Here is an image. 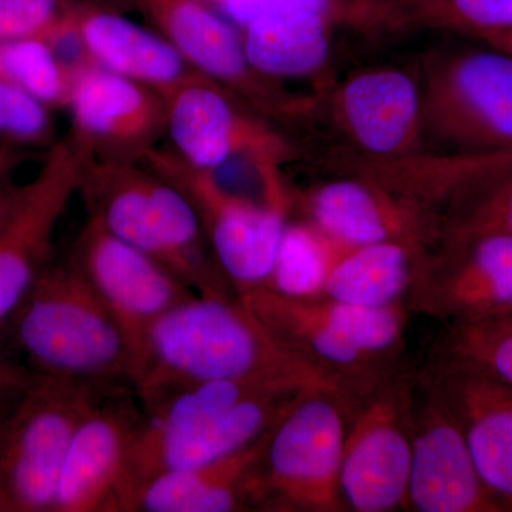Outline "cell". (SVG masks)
<instances>
[{
	"mask_svg": "<svg viewBox=\"0 0 512 512\" xmlns=\"http://www.w3.org/2000/svg\"><path fill=\"white\" fill-rule=\"evenodd\" d=\"M298 205L305 220L352 247L396 242L431 252L440 245V211L357 175L315 185Z\"/></svg>",
	"mask_w": 512,
	"mask_h": 512,
	"instance_id": "obj_18",
	"label": "cell"
},
{
	"mask_svg": "<svg viewBox=\"0 0 512 512\" xmlns=\"http://www.w3.org/2000/svg\"><path fill=\"white\" fill-rule=\"evenodd\" d=\"M76 5L70 0H0V42L36 39L52 43L74 28Z\"/></svg>",
	"mask_w": 512,
	"mask_h": 512,
	"instance_id": "obj_32",
	"label": "cell"
},
{
	"mask_svg": "<svg viewBox=\"0 0 512 512\" xmlns=\"http://www.w3.org/2000/svg\"><path fill=\"white\" fill-rule=\"evenodd\" d=\"M0 79L15 84L47 107H67L73 74L43 40L0 42Z\"/></svg>",
	"mask_w": 512,
	"mask_h": 512,
	"instance_id": "obj_31",
	"label": "cell"
},
{
	"mask_svg": "<svg viewBox=\"0 0 512 512\" xmlns=\"http://www.w3.org/2000/svg\"><path fill=\"white\" fill-rule=\"evenodd\" d=\"M256 318L313 363L338 377L356 400L399 367L392 356L362 352L326 322L312 298H293L256 286L238 293Z\"/></svg>",
	"mask_w": 512,
	"mask_h": 512,
	"instance_id": "obj_21",
	"label": "cell"
},
{
	"mask_svg": "<svg viewBox=\"0 0 512 512\" xmlns=\"http://www.w3.org/2000/svg\"><path fill=\"white\" fill-rule=\"evenodd\" d=\"M161 96L171 150L192 167L218 171L249 160L279 168L298 157L272 121L197 70Z\"/></svg>",
	"mask_w": 512,
	"mask_h": 512,
	"instance_id": "obj_10",
	"label": "cell"
},
{
	"mask_svg": "<svg viewBox=\"0 0 512 512\" xmlns=\"http://www.w3.org/2000/svg\"><path fill=\"white\" fill-rule=\"evenodd\" d=\"M23 160H25V150L22 146L0 141V192L8 190L5 187L6 180Z\"/></svg>",
	"mask_w": 512,
	"mask_h": 512,
	"instance_id": "obj_34",
	"label": "cell"
},
{
	"mask_svg": "<svg viewBox=\"0 0 512 512\" xmlns=\"http://www.w3.org/2000/svg\"><path fill=\"white\" fill-rule=\"evenodd\" d=\"M19 392V390H18ZM9 393H15V392H5V390H0V409H2V399H3V396H6V394H9ZM2 413V412H0Z\"/></svg>",
	"mask_w": 512,
	"mask_h": 512,
	"instance_id": "obj_39",
	"label": "cell"
},
{
	"mask_svg": "<svg viewBox=\"0 0 512 512\" xmlns=\"http://www.w3.org/2000/svg\"><path fill=\"white\" fill-rule=\"evenodd\" d=\"M355 402L305 394L272 429L259 474L256 510L342 512L340 466Z\"/></svg>",
	"mask_w": 512,
	"mask_h": 512,
	"instance_id": "obj_7",
	"label": "cell"
},
{
	"mask_svg": "<svg viewBox=\"0 0 512 512\" xmlns=\"http://www.w3.org/2000/svg\"><path fill=\"white\" fill-rule=\"evenodd\" d=\"M123 390L30 373L8 414L0 413V480L10 512H53L74 434L97 404Z\"/></svg>",
	"mask_w": 512,
	"mask_h": 512,
	"instance_id": "obj_5",
	"label": "cell"
},
{
	"mask_svg": "<svg viewBox=\"0 0 512 512\" xmlns=\"http://www.w3.org/2000/svg\"><path fill=\"white\" fill-rule=\"evenodd\" d=\"M427 254L396 242L353 248L333 269L322 296L363 306L404 302Z\"/></svg>",
	"mask_w": 512,
	"mask_h": 512,
	"instance_id": "obj_25",
	"label": "cell"
},
{
	"mask_svg": "<svg viewBox=\"0 0 512 512\" xmlns=\"http://www.w3.org/2000/svg\"><path fill=\"white\" fill-rule=\"evenodd\" d=\"M409 313L464 322L512 306V237L439 247L421 259L404 296Z\"/></svg>",
	"mask_w": 512,
	"mask_h": 512,
	"instance_id": "obj_19",
	"label": "cell"
},
{
	"mask_svg": "<svg viewBox=\"0 0 512 512\" xmlns=\"http://www.w3.org/2000/svg\"><path fill=\"white\" fill-rule=\"evenodd\" d=\"M0 138L22 147L55 143L49 107L3 79H0Z\"/></svg>",
	"mask_w": 512,
	"mask_h": 512,
	"instance_id": "obj_33",
	"label": "cell"
},
{
	"mask_svg": "<svg viewBox=\"0 0 512 512\" xmlns=\"http://www.w3.org/2000/svg\"><path fill=\"white\" fill-rule=\"evenodd\" d=\"M0 512H10L5 490H3L2 480H0Z\"/></svg>",
	"mask_w": 512,
	"mask_h": 512,
	"instance_id": "obj_38",
	"label": "cell"
},
{
	"mask_svg": "<svg viewBox=\"0 0 512 512\" xmlns=\"http://www.w3.org/2000/svg\"><path fill=\"white\" fill-rule=\"evenodd\" d=\"M161 36L197 72L220 83L256 113L281 126H303L318 117V100L285 89L256 72L232 23L204 0H134Z\"/></svg>",
	"mask_w": 512,
	"mask_h": 512,
	"instance_id": "obj_9",
	"label": "cell"
},
{
	"mask_svg": "<svg viewBox=\"0 0 512 512\" xmlns=\"http://www.w3.org/2000/svg\"><path fill=\"white\" fill-rule=\"evenodd\" d=\"M500 313H512V306H510V308H507V309H505V311L500 312ZM495 315H497V313H495Z\"/></svg>",
	"mask_w": 512,
	"mask_h": 512,
	"instance_id": "obj_40",
	"label": "cell"
},
{
	"mask_svg": "<svg viewBox=\"0 0 512 512\" xmlns=\"http://www.w3.org/2000/svg\"><path fill=\"white\" fill-rule=\"evenodd\" d=\"M397 29H440L480 39L512 30V0H392Z\"/></svg>",
	"mask_w": 512,
	"mask_h": 512,
	"instance_id": "obj_29",
	"label": "cell"
},
{
	"mask_svg": "<svg viewBox=\"0 0 512 512\" xmlns=\"http://www.w3.org/2000/svg\"><path fill=\"white\" fill-rule=\"evenodd\" d=\"M426 369L460 421L484 487L512 512L511 384L450 357L433 355Z\"/></svg>",
	"mask_w": 512,
	"mask_h": 512,
	"instance_id": "obj_20",
	"label": "cell"
},
{
	"mask_svg": "<svg viewBox=\"0 0 512 512\" xmlns=\"http://www.w3.org/2000/svg\"><path fill=\"white\" fill-rule=\"evenodd\" d=\"M419 82L426 151L511 150V55L490 46L431 53Z\"/></svg>",
	"mask_w": 512,
	"mask_h": 512,
	"instance_id": "obj_6",
	"label": "cell"
},
{
	"mask_svg": "<svg viewBox=\"0 0 512 512\" xmlns=\"http://www.w3.org/2000/svg\"><path fill=\"white\" fill-rule=\"evenodd\" d=\"M76 30L94 63L161 94L195 72L164 36L114 10L77 3Z\"/></svg>",
	"mask_w": 512,
	"mask_h": 512,
	"instance_id": "obj_23",
	"label": "cell"
},
{
	"mask_svg": "<svg viewBox=\"0 0 512 512\" xmlns=\"http://www.w3.org/2000/svg\"><path fill=\"white\" fill-rule=\"evenodd\" d=\"M232 25L245 28L255 20L282 13L311 12L353 32H397L392 0H214Z\"/></svg>",
	"mask_w": 512,
	"mask_h": 512,
	"instance_id": "obj_28",
	"label": "cell"
},
{
	"mask_svg": "<svg viewBox=\"0 0 512 512\" xmlns=\"http://www.w3.org/2000/svg\"><path fill=\"white\" fill-rule=\"evenodd\" d=\"M16 342L35 373L131 386V355L116 319L67 259L49 264L12 315Z\"/></svg>",
	"mask_w": 512,
	"mask_h": 512,
	"instance_id": "obj_4",
	"label": "cell"
},
{
	"mask_svg": "<svg viewBox=\"0 0 512 512\" xmlns=\"http://www.w3.org/2000/svg\"><path fill=\"white\" fill-rule=\"evenodd\" d=\"M72 136L87 156L143 163L167 134V109L160 92L92 64L74 76L67 103Z\"/></svg>",
	"mask_w": 512,
	"mask_h": 512,
	"instance_id": "obj_17",
	"label": "cell"
},
{
	"mask_svg": "<svg viewBox=\"0 0 512 512\" xmlns=\"http://www.w3.org/2000/svg\"><path fill=\"white\" fill-rule=\"evenodd\" d=\"M497 235L512 237V170L468 185L441 210L439 247Z\"/></svg>",
	"mask_w": 512,
	"mask_h": 512,
	"instance_id": "obj_27",
	"label": "cell"
},
{
	"mask_svg": "<svg viewBox=\"0 0 512 512\" xmlns=\"http://www.w3.org/2000/svg\"><path fill=\"white\" fill-rule=\"evenodd\" d=\"M353 248L305 218L286 222L274 268L262 286L293 298L322 296L333 269Z\"/></svg>",
	"mask_w": 512,
	"mask_h": 512,
	"instance_id": "obj_26",
	"label": "cell"
},
{
	"mask_svg": "<svg viewBox=\"0 0 512 512\" xmlns=\"http://www.w3.org/2000/svg\"><path fill=\"white\" fill-rule=\"evenodd\" d=\"M412 373L397 369L357 400L348 421L340 494L356 512L409 508Z\"/></svg>",
	"mask_w": 512,
	"mask_h": 512,
	"instance_id": "obj_11",
	"label": "cell"
},
{
	"mask_svg": "<svg viewBox=\"0 0 512 512\" xmlns=\"http://www.w3.org/2000/svg\"><path fill=\"white\" fill-rule=\"evenodd\" d=\"M248 380L342 394L338 377L266 328L239 298L194 296L153 323L134 365L131 387L141 407L192 384Z\"/></svg>",
	"mask_w": 512,
	"mask_h": 512,
	"instance_id": "obj_1",
	"label": "cell"
},
{
	"mask_svg": "<svg viewBox=\"0 0 512 512\" xmlns=\"http://www.w3.org/2000/svg\"><path fill=\"white\" fill-rule=\"evenodd\" d=\"M248 380L192 384L141 407L130 453L137 494L151 478L218 460L261 439L305 394Z\"/></svg>",
	"mask_w": 512,
	"mask_h": 512,
	"instance_id": "obj_2",
	"label": "cell"
},
{
	"mask_svg": "<svg viewBox=\"0 0 512 512\" xmlns=\"http://www.w3.org/2000/svg\"><path fill=\"white\" fill-rule=\"evenodd\" d=\"M69 261L116 319L130 349L133 370L153 323L197 296L160 262L117 238L92 217L74 242Z\"/></svg>",
	"mask_w": 512,
	"mask_h": 512,
	"instance_id": "obj_13",
	"label": "cell"
},
{
	"mask_svg": "<svg viewBox=\"0 0 512 512\" xmlns=\"http://www.w3.org/2000/svg\"><path fill=\"white\" fill-rule=\"evenodd\" d=\"M316 99L318 116H329L360 156L400 158L426 151L420 82L399 67L350 73Z\"/></svg>",
	"mask_w": 512,
	"mask_h": 512,
	"instance_id": "obj_16",
	"label": "cell"
},
{
	"mask_svg": "<svg viewBox=\"0 0 512 512\" xmlns=\"http://www.w3.org/2000/svg\"><path fill=\"white\" fill-rule=\"evenodd\" d=\"M87 157L69 134L50 146L39 173L19 188L15 207L0 228V323L15 313L50 264L57 224L79 191Z\"/></svg>",
	"mask_w": 512,
	"mask_h": 512,
	"instance_id": "obj_14",
	"label": "cell"
},
{
	"mask_svg": "<svg viewBox=\"0 0 512 512\" xmlns=\"http://www.w3.org/2000/svg\"><path fill=\"white\" fill-rule=\"evenodd\" d=\"M409 508L420 512H503L474 466L460 421L426 367L410 397Z\"/></svg>",
	"mask_w": 512,
	"mask_h": 512,
	"instance_id": "obj_12",
	"label": "cell"
},
{
	"mask_svg": "<svg viewBox=\"0 0 512 512\" xmlns=\"http://www.w3.org/2000/svg\"><path fill=\"white\" fill-rule=\"evenodd\" d=\"M77 192L89 217L156 259L198 296L238 298L191 202L156 171L141 163L87 157Z\"/></svg>",
	"mask_w": 512,
	"mask_h": 512,
	"instance_id": "obj_3",
	"label": "cell"
},
{
	"mask_svg": "<svg viewBox=\"0 0 512 512\" xmlns=\"http://www.w3.org/2000/svg\"><path fill=\"white\" fill-rule=\"evenodd\" d=\"M444 325L434 355L466 363L512 386V313Z\"/></svg>",
	"mask_w": 512,
	"mask_h": 512,
	"instance_id": "obj_30",
	"label": "cell"
},
{
	"mask_svg": "<svg viewBox=\"0 0 512 512\" xmlns=\"http://www.w3.org/2000/svg\"><path fill=\"white\" fill-rule=\"evenodd\" d=\"M271 431L229 456L151 478L138 491L137 511L256 510L259 474Z\"/></svg>",
	"mask_w": 512,
	"mask_h": 512,
	"instance_id": "obj_22",
	"label": "cell"
},
{
	"mask_svg": "<svg viewBox=\"0 0 512 512\" xmlns=\"http://www.w3.org/2000/svg\"><path fill=\"white\" fill-rule=\"evenodd\" d=\"M19 188H8V190L0 192V228L3 227L6 220L15 207L16 200H18Z\"/></svg>",
	"mask_w": 512,
	"mask_h": 512,
	"instance_id": "obj_37",
	"label": "cell"
},
{
	"mask_svg": "<svg viewBox=\"0 0 512 512\" xmlns=\"http://www.w3.org/2000/svg\"><path fill=\"white\" fill-rule=\"evenodd\" d=\"M338 26L311 12L282 13L242 28V45L256 72L271 79L318 76L330 62Z\"/></svg>",
	"mask_w": 512,
	"mask_h": 512,
	"instance_id": "obj_24",
	"label": "cell"
},
{
	"mask_svg": "<svg viewBox=\"0 0 512 512\" xmlns=\"http://www.w3.org/2000/svg\"><path fill=\"white\" fill-rule=\"evenodd\" d=\"M30 373L0 357V390L18 392L28 383Z\"/></svg>",
	"mask_w": 512,
	"mask_h": 512,
	"instance_id": "obj_35",
	"label": "cell"
},
{
	"mask_svg": "<svg viewBox=\"0 0 512 512\" xmlns=\"http://www.w3.org/2000/svg\"><path fill=\"white\" fill-rule=\"evenodd\" d=\"M143 163L191 202L212 254L237 296L266 284L291 207L256 202L228 190L212 171L192 167L171 148H154Z\"/></svg>",
	"mask_w": 512,
	"mask_h": 512,
	"instance_id": "obj_8",
	"label": "cell"
},
{
	"mask_svg": "<svg viewBox=\"0 0 512 512\" xmlns=\"http://www.w3.org/2000/svg\"><path fill=\"white\" fill-rule=\"evenodd\" d=\"M141 420L127 390L94 407L67 451L53 512L137 511L130 453Z\"/></svg>",
	"mask_w": 512,
	"mask_h": 512,
	"instance_id": "obj_15",
	"label": "cell"
},
{
	"mask_svg": "<svg viewBox=\"0 0 512 512\" xmlns=\"http://www.w3.org/2000/svg\"><path fill=\"white\" fill-rule=\"evenodd\" d=\"M477 40L483 42L485 46L503 50V52L512 56V30H510V32H500L493 33V35H485Z\"/></svg>",
	"mask_w": 512,
	"mask_h": 512,
	"instance_id": "obj_36",
	"label": "cell"
}]
</instances>
